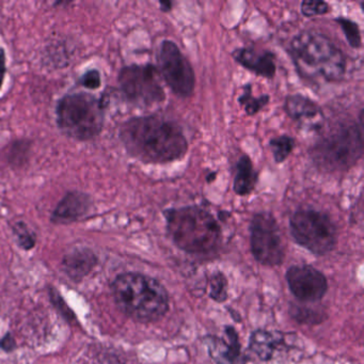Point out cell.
Masks as SVG:
<instances>
[{
	"mask_svg": "<svg viewBox=\"0 0 364 364\" xmlns=\"http://www.w3.org/2000/svg\"><path fill=\"white\" fill-rule=\"evenodd\" d=\"M159 67V74L174 95L180 97L193 95L196 85L195 72L173 41L165 40L161 42Z\"/></svg>",
	"mask_w": 364,
	"mask_h": 364,
	"instance_id": "obj_10",
	"label": "cell"
},
{
	"mask_svg": "<svg viewBox=\"0 0 364 364\" xmlns=\"http://www.w3.org/2000/svg\"><path fill=\"white\" fill-rule=\"evenodd\" d=\"M336 22L340 24L345 38L349 46L353 48H360L362 46L361 33H360L359 26L357 23L348 20V18H336Z\"/></svg>",
	"mask_w": 364,
	"mask_h": 364,
	"instance_id": "obj_22",
	"label": "cell"
},
{
	"mask_svg": "<svg viewBox=\"0 0 364 364\" xmlns=\"http://www.w3.org/2000/svg\"><path fill=\"white\" fill-rule=\"evenodd\" d=\"M108 100L91 93L63 95L56 105V122L61 133L77 141L95 139L103 131Z\"/></svg>",
	"mask_w": 364,
	"mask_h": 364,
	"instance_id": "obj_4",
	"label": "cell"
},
{
	"mask_svg": "<svg viewBox=\"0 0 364 364\" xmlns=\"http://www.w3.org/2000/svg\"><path fill=\"white\" fill-rule=\"evenodd\" d=\"M250 245L253 257L262 265H280L285 250L280 228L270 213H257L250 223Z\"/></svg>",
	"mask_w": 364,
	"mask_h": 364,
	"instance_id": "obj_9",
	"label": "cell"
},
{
	"mask_svg": "<svg viewBox=\"0 0 364 364\" xmlns=\"http://www.w3.org/2000/svg\"><path fill=\"white\" fill-rule=\"evenodd\" d=\"M78 84L88 90H97L102 86L101 72L97 69L89 70L80 76Z\"/></svg>",
	"mask_w": 364,
	"mask_h": 364,
	"instance_id": "obj_25",
	"label": "cell"
},
{
	"mask_svg": "<svg viewBox=\"0 0 364 364\" xmlns=\"http://www.w3.org/2000/svg\"><path fill=\"white\" fill-rule=\"evenodd\" d=\"M215 178H216V172H213L212 174L208 176V182H213V181H215Z\"/></svg>",
	"mask_w": 364,
	"mask_h": 364,
	"instance_id": "obj_29",
	"label": "cell"
},
{
	"mask_svg": "<svg viewBox=\"0 0 364 364\" xmlns=\"http://www.w3.org/2000/svg\"><path fill=\"white\" fill-rule=\"evenodd\" d=\"M119 135L127 153L144 164L180 161L188 151L181 127L159 116L129 119L121 125Z\"/></svg>",
	"mask_w": 364,
	"mask_h": 364,
	"instance_id": "obj_1",
	"label": "cell"
},
{
	"mask_svg": "<svg viewBox=\"0 0 364 364\" xmlns=\"http://www.w3.org/2000/svg\"><path fill=\"white\" fill-rule=\"evenodd\" d=\"M114 301L135 321L148 323L161 318L169 309V296L163 284L139 272L119 274L112 285Z\"/></svg>",
	"mask_w": 364,
	"mask_h": 364,
	"instance_id": "obj_3",
	"label": "cell"
},
{
	"mask_svg": "<svg viewBox=\"0 0 364 364\" xmlns=\"http://www.w3.org/2000/svg\"><path fill=\"white\" fill-rule=\"evenodd\" d=\"M284 110L291 120L306 131H321L325 124V114L321 108L304 95H289L285 99Z\"/></svg>",
	"mask_w": 364,
	"mask_h": 364,
	"instance_id": "obj_13",
	"label": "cell"
},
{
	"mask_svg": "<svg viewBox=\"0 0 364 364\" xmlns=\"http://www.w3.org/2000/svg\"><path fill=\"white\" fill-rule=\"evenodd\" d=\"M233 57L236 63L245 69L262 77L272 78L276 74L274 55L272 52H259L255 48H242L234 50Z\"/></svg>",
	"mask_w": 364,
	"mask_h": 364,
	"instance_id": "obj_15",
	"label": "cell"
},
{
	"mask_svg": "<svg viewBox=\"0 0 364 364\" xmlns=\"http://www.w3.org/2000/svg\"><path fill=\"white\" fill-rule=\"evenodd\" d=\"M159 6H161V11H164V12L171 11L172 3H170V1H161V4H159Z\"/></svg>",
	"mask_w": 364,
	"mask_h": 364,
	"instance_id": "obj_28",
	"label": "cell"
},
{
	"mask_svg": "<svg viewBox=\"0 0 364 364\" xmlns=\"http://www.w3.org/2000/svg\"><path fill=\"white\" fill-rule=\"evenodd\" d=\"M363 112L358 123L338 125L311 149V159L326 172L348 171L363 155Z\"/></svg>",
	"mask_w": 364,
	"mask_h": 364,
	"instance_id": "obj_5",
	"label": "cell"
},
{
	"mask_svg": "<svg viewBox=\"0 0 364 364\" xmlns=\"http://www.w3.org/2000/svg\"><path fill=\"white\" fill-rule=\"evenodd\" d=\"M97 262V255L90 249L76 248L63 257V269L72 280L80 281L92 272Z\"/></svg>",
	"mask_w": 364,
	"mask_h": 364,
	"instance_id": "obj_16",
	"label": "cell"
},
{
	"mask_svg": "<svg viewBox=\"0 0 364 364\" xmlns=\"http://www.w3.org/2000/svg\"><path fill=\"white\" fill-rule=\"evenodd\" d=\"M329 11V5L321 0H306L301 4V14L306 18L325 16Z\"/></svg>",
	"mask_w": 364,
	"mask_h": 364,
	"instance_id": "obj_24",
	"label": "cell"
},
{
	"mask_svg": "<svg viewBox=\"0 0 364 364\" xmlns=\"http://www.w3.org/2000/svg\"><path fill=\"white\" fill-rule=\"evenodd\" d=\"M6 73H7V57H6L5 50L0 48V90L3 89Z\"/></svg>",
	"mask_w": 364,
	"mask_h": 364,
	"instance_id": "obj_26",
	"label": "cell"
},
{
	"mask_svg": "<svg viewBox=\"0 0 364 364\" xmlns=\"http://www.w3.org/2000/svg\"><path fill=\"white\" fill-rule=\"evenodd\" d=\"M118 84L125 99L136 105L151 106L165 101L161 74L153 65H131L122 68L119 73Z\"/></svg>",
	"mask_w": 364,
	"mask_h": 364,
	"instance_id": "obj_8",
	"label": "cell"
},
{
	"mask_svg": "<svg viewBox=\"0 0 364 364\" xmlns=\"http://www.w3.org/2000/svg\"><path fill=\"white\" fill-rule=\"evenodd\" d=\"M283 338L279 334L272 333L265 330H255L250 338V349L263 361L272 359L277 347L282 343Z\"/></svg>",
	"mask_w": 364,
	"mask_h": 364,
	"instance_id": "obj_18",
	"label": "cell"
},
{
	"mask_svg": "<svg viewBox=\"0 0 364 364\" xmlns=\"http://www.w3.org/2000/svg\"><path fill=\"white\" fill-rule=\"evenodd\" d=\"M269 146L274 154V161L282 164L293 152L296 146L295 139L289 135L279 136L269 140Z\"/></svg>",
	"mask_w": 364,
	"mask_h": 364,
	"instance_id": "obj_20",
	"label": "cell"
},
{
	"mask_svg": "<svg viewBox=\"0 0 364 364\" xmlns=\"http://www.w3.org/2000/svg\"><path fill=\"white\" fill-rule=\"evenodd\" d=\"M167 231L176 247L189 255H210L221 245L223 233L215 217L198 205L164 210Z\"/></svg>",
	"mask_w": 364,
	"mask_h": 364,
	"instance_id": "obj_2",
	"label": "cell"
},
{
	"mask_svg": "<svg viewBox=\"0 0 364 364\" xmlns=\"http://www.w3.org/2000/svg\"><path fill=\"white\" fill-rule=\"evenodd\" d=\"M12 230H14V236L18 240L21 248L24 249V250H31L36 246L37 235L24 221L16 223Z\"/></svg>",
	"mask_w": 364,
	"mask_h": 364,
	"instance_id": "obj_21",
	"label": "cell"
},
{
	"mask_svg": "<svg viewBox=\"0 0 364 364\" xmlns=\"http://www.w3.org/2000/svg\"><path fill=\"white\" fill-rule=\"evenodd\" d=\"M210 357L217 364H235L240 357V343L237 332L233 327H227L225 330V338L218 336H206L204 340Z\"/></svg>",
	"mask_w": 364,
	"mask_h": 364,
	"instance_id": "obj_14",
	"label": "cell"
},
{
	"mask_svg": "<svg viewBox=\"0 0 364 364\" xmlns=\"http://www.w3.org/2000/svg\"><path fill=\"white\" fill-rule=\"evenodd\" d=\"M289 231L294 240L313 255L331 252L338 242V231L332 219L312 208L294 213L289 219Z\"/></svg>",
	"mask_w": 364,
	"mask_h": 364,
	"instance_id": "obj_7",
	"label": "cell"
},
{
	"mask_svg": "<svg viewBox=\"0 0 364 364\" xmlns=\"http://www.w3.org/2000/svg\"><path fill=\"white\" fill-rule=\"evenodd\" d=\"M238 103L244 107L245 112L248 116H255L257 112H261L266 105L269 103V95H264L255 97L252 95V86L247 85L244 88V93L242 97H238Z\"/></svg>",
	"mask_w": 364,
	"mask_h": 364,
	"instance_id": "obj_19",
	"label": "cell"
},
{
	"mask_svg": "<svg viewBox=\"0 0 364 364\" xmlns=\"http://www.w3.org/2000/svg\"><path fill=\"white\" fill-rule=\"evenodd\" d=\"M210 296L217 302H225L227 300L228 280L221 272H216L210 277Z\"/></svg>",
	"mask_w": 364,
	"mask_h": 364,
	"instance_id": "obj_23",
	"label": "cell"
},
{
	"mask_svg": "<svg viewBox=\"0 0 364 364\" xmlns=\"http://www.w3.org/2000/svg\"><path fill=\"white\" fill-rule=\"evenodd\" d=\"M257 182V173L255 171L252 161L248 155H242L236 163L234 178V193L237 196H248L255 191Z\"/></svg>",
	"mask_w": 364,
	"mask_h": 364,
	"instance_id": "obj_17",
	"label": "cell"
},
{
	"mask_svg": "<svg viewBox=\"0 0 364 364\" xmlns=\"http://www.w3.org/2000/svg\"><path fill=\"white\" fill-rule=\"evenodd\" d=\"M0 347L1 348L5 349L6 351L12 350V349L16 347V342H14V338H12L10 334H7V336H4L0 341Z\"/></svg>",
	"mask_w": 364,
	"mask_h": 364,
	"instance_id": "obj_27",
	"label": "cell"
},
{
	"mask_svg": "<svg viewBox=\"0 0 364 364\" xmlns=\"http://www.w3.org/2000/svg\"><path fill=\"white\" fill-rule=\"evenodd\" d=\"M287 281L291 293L300 301H318L327 293V279L312 266H291L287 270Z\"/></svg>",
	"mask_w": 364,
	"mask_h": 364,
	"instance_id": "obj_11",
	"label": "cell"
},
{
	"mask_svg": "<svg viewBox=\"0 0 364 364\" xmlns=\"http://www.w3.org/2000/svg\"><path fill=\"white\" fill-rule=\"evenodd\" d=\"M291 50L299 68L328 82H338L346 73L344 53L318 31H306L296 36L291 40Z\"/></svg>",
	"mask_w": 364,
	"mask_h": 364,
	"instance_id": "obj_6",
	"label": "cell"
},
{
	"mask_svg": "<svg viewBox=\"0 0 364 364\" xmlns=\"http://www.w3.org/2000/svg\"><path fill=\"white\" fill-rule=\"evenodd\" d=\"M95 202L89 193L68 191L53 210L50 221L55 225H70L86 218L93 210Z\"/></svg>",
	"mask_w": 364,
	"mask_h": 364,
	"instance_id": "obj_12",
	"label": "cell"
}]
</instances>
